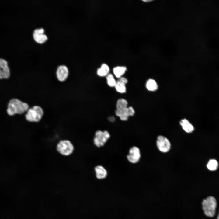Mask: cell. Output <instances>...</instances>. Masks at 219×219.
I'll list each match as a JSON object with an SVG mask.
<instances>
[{"instance_id":"11","label":"cell","mask_w":219,"mask_h":219,"mask_svg":"<svg viewBox=\"0 0 219 219\" xmlns=\"http://www.w3.org/2000/svg\"><path fill=\"white\" fill-rule=\"evenodd\" d=\"M128 80L124 77H121L116 81L115 86L116 90L119 92L124 93L126 92V84L127 83Z\"/></svg>"},{"instance_id":"1","label":"cell","mask_w":219,"mask_h":219,"mask_svg":"<svg viewBox=\"0 0 219 219\" xmlns=\"http://www.w3.org/2000/svg\"><path fill=\"white\" fill-rule=\"evenodd\" d=\"M29 108V106L26 103L17 99H13L8 103L7 111L9 115L13 116L23 114L26 112Z\"/></svg>"},{"instance_id":"7","label":"cell","mask_w":219,"mask_h":219,"mask_svg":"<svg viewBox=\"0 0 219 219\" xmlns=\"http://www.w3.org/2000/svg\"><path fill=\"white\" fill-rule=\"evenodd\" d=\"M141 157L140 149L136 146H133L130 148L128 154L127 155L128 161L130 163L135 164L137 163Z\"/></svg>"},{"instance_id":"17","label":"cell","mask_w":219,"mask_h":219,"mask_svg":"<svg viewBox=\"0 0 219 219\" xmlns=\"http://www.w3.org/2000/svg\"><path fill=\"white\" fill-rule=\"evenodd\" d=\"M127 105L128 103L126 100L123 99H120L117 102L116 109L119 110H124L127 107Z\"/></svg>"},{"instance_id":"12","label":"cell","mask_w":219,"mask_h":219,"mask_svg":"<svg viewBox=\"0 0 219 219\" xmlns=\"http://www.w3.org/2000/svg\"><path fill=\"white\" fill-rule=\"evenodd\" d=\"M94 170L96 178L101 179L105 178L107 176V171L103 166L98 165L94 168Z\"/></svg>"},{"instance_id":"6","label":"cell","mask_w":219,"mask_h":219,"mask_svg":"<svg viewBox=\"0 0 219 219\" xmlns=\"http://www.w3.org/2000/svg\"><path fill=\"white\" fill-rule=\"evenodd\" d=\"M156 144L159 151L162 153H167L171 149V143L166 137L162 135L158 136Z\"/></svg>"},{"instance_id":"15","label":"cell","mask_w":219,"mask_h":219,"mask_svg":"<svg viewBox=\"0 0 219 219\" xmlns=\"http://www.w3.org/2000/svg\"><path fill=\"white\" fill-rule=\"evenodd\" d=\"M109 67L105 64H103L100 68L97 69V75L101 77L106 76L109 73Z\"/></svg>"},{"instance_id":"16","label":"cell","mask_w":219,"mask_h":219,"mask_svg":"<svg viewBox=\"0 0 219 219\" xmlns=\"http://www.w3.org/2000/svg\"><path fill=\"white\" fill-rule=\"evenodd\" d=\"M127 70V68L124 66H116L113 68V73L115 76L118 78L121 77Z\"/></svg>"},{"instance_id":"18","label":"cell","mask_w":219,"mask_h":219,"mask_svg":"<svg viewBox=\"0 0 219 219\" xmlns=\"http://www.w3.org/2000/svg\"><path fill=\"white\" fill-rule=\"evenodd\" d=\"M218 166V162L216 160L211 159L210 160L207 165L208 169L211 171H214L217 169Z\"/></svg>"},{"instance_id":"4","label":"cell","mask_w":219,"mask_h":219,"mask_svg":"<svg viewBox=\"0 0 219 219\" xmlns=\"http://www.w3.org/2000/svg\"><path fill=\"white\" fill-rule=\"evenodd\" d=\"M74 149V147L72 143L67 140L60 141L56 146L57 151L64 156L71 155L73 153Z\"/></svg>"},{"instance_id":"2","label":"cell","mask_w":219,"mask_h":219,"mask_svg":"<svg viewBox=\"0 0 219 219\" xmlns=\"http://www.w3.org/2000/svg\"><path fill=\"white\" fill-rule=\"evenodd\" d=\"M43 114L42 108L39 106L36 105L29 108L26 111L25 117L29 122H37L41 120Z\"/></svg>"},{"instance_id":"8","label":"cell","mask_w":219,"mask_h":219,"mask_svg":"<svg viewBox=\"0 0 219 219\" xmlns=\"http://www.w3.org/2000/svg\"><path fill=\"white\" fill-rule=\"evenodd\" d=\"M44 32V30L42 27L37 28L34 30L33 36L36 42L39 43H42L47 40V36Z\"/></svg>"},{"instance_id":"5","label":"cell","mask_w":219,"mask_h":219,"mask_svg":"<svg viewBox=\"0 0 219 219\" xmlns=\"http://www.w3.org/2000/svg\"><path fill=\"white\" fill-rule=\"evenodd\" d=\"M110 134L107 131L98 130L95 134L93 139L94 144L97 147H103L110 138Z\"/></svg>"},{"instance_id":"22","label":"cell","mask_w":219,"mask_h":219,"mask_svg":"<svg viewBox=\"0 0 219 219\" xmlns=\"http://www.w3.org/2000/svg\"><path fill=\"white\" fill-rule=\"evenodd\" d=\"M217 219H219V214H218V216Z\"/></svg>"},{"instance_id":"20","label":"cell","mask_w":219,"mask_h":219,"mask_svg":"<svg viewBox=\"0 0 219 219\" xmlns=\"http://www.w3.org/2000/svg\"><path fill=\"white\" fill-rule=\"evenodd\" d=\"M124 111L128 117L134 116L135 113L134 110L132 107H127L124 109Z\"/></svg>"},{"instance_id":"3","label":"cell","mask_w":219,"mask_h":219,"mask_svg":"<svg viewBox=\"0 0 219 219\" xmlns=\"http://www.w3.org/2000/svg\"><path fill=\"white\" fill-rule=\"evenodd\" d=\"M202 205L204 213L207 216L212 217L215 215L217 202L214 197L209 196L204 199Z\"/></svg>"},{"instance_id":"19","label":"cell","mask_w":219,"mask_h":219,"mask_svg":"<svg viewBox=\"0 0 219 219\" xmlns=\"http://www.w3.org/2000/svg\"><path fill=\"white\" fill-rule=\"evenodd\" d=\"M106 79L108 85L110 87H115L116 82L113 75L111 74H108L106 76Z\"/></svg>"},{"instance_id":"9","label":"cell","mask_w":219,"mask_h":219,"mask_svg":"<svg viewBox=\"0 0 219 219\" xmlns=\"http://www.w3.org/2000/svg\"><path fill=\"white\" fill-rule=\"evenodd\" d=\"M68 75L69 70L66 66L61 65L57 67L56 71V75L57 79L59 81H65L68 78Z\"/></svg>"},{"instance_id":"10","label":"cell","mask_w":219,"mask_h":219,"mask_svg":"<svg viewBox=\"0 0 219 219\" xmlns=\"http://www.w3.org/2000/svg\"><path fill=\"white\" fill-rule=\"evenodd\" d=\"M10 75V69L7 61L0 58V79H7Z\"/></svg>"},{"instance_id":"21","label":"cell","mask_w":219,"mask_h":219,"mask_svg":"<svg viewBox=\"0 0 219 219\" xmlns=\"http://www.w3.org/2000/svg\"><path fill=\"white\" fill-rule=\"evenodd\" d=\"M109 120H110V121H114V120H115V118H114V117H112H112H110L109 118Z\"/></svg>"},{"instance_id":"14","label":"cell","mask_w":219,"mask_h":219,"mask_svg":"<svg viewBox=\"0 0 219 219\" xmlns=\"http://www.w3.org/2000/svg\"><path fill=\"white\" fill-rule=\"evenodd\" d=\"M147 89L150 91H155L158 89V85L153 79H150L147 82L146 85Z\"/></svg>"},{"instance_id":"13","label":"cell","mask_w":219,"mask_h":219,"mask_svg":"<svg viewBox=\"0 0 219 219\" xmlns=\"http://www.w3.org/2000/svg\"><path fill=\"white\" fill-rule=\"evenodd\" d=\"M180 124L183 130L187 133H191L194 130L193 125L186 119L181 120L180 121Z\"/></svg>"}]
</instances>
